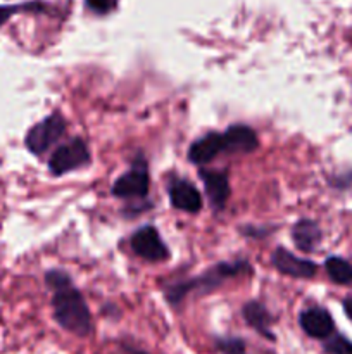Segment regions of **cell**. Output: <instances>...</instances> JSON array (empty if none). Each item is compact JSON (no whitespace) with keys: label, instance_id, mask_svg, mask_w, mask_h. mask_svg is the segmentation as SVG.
Segmentation results:
<instances>
[{"label":"cell","instance_id":"6","mask_svg":"<svg viewBox=\"0 0 352 354\" xmlns=\"http://www.w3.org/2000/svg\"><path fill=\"white\" fill-rule=\"evenodd\" d=\"M131 249L135 254L147 261H164L169 258L168 245L162 242L157 228L152 225H145L135 232L131 237Z\"/></svg>","mask_w":352,"mask_h":354},{"label":"cell","instance_id":"19","mask_svg":"<svg viewBox=\"0 0 352 354\" xmlns=\"http://www.w3.org/2000/svg\"><path fill=\"white\" fill-rule=\"evenodd\" d=\"M45 283L47 287H50L52 290H57L62 289V287H68L71 286V279L66 272L62 270H50V272L45 273Z\"/></svg>","mask_w":352,"mask_h":354},{"label":"cell","instance_id":"2","mask_svg":"<svg viewBox=\"0 0 352 354\" xmlns=\"http://www.w3.org/2000/svg\"><path fill=\"white\" fill-rule=\"evenodd\" d=\"M245 272H251V265L247 261L219 263V265L213 266V268H209L206 273L195 277V279H190L185 280V282L173 283V286L166 287V299L171 304H179L188 294H207L211 290L217 289L224 280L231 279V277H238Z\"/></svg>","mask_w":352,"mask_h":354},{"label":"cell","instance_id":"17","mask_svg":"<svg viewBox=\"0 0 352 354\" xmlns=\"http://www.w3.org/2000/svg\"><path fill=\"white\" fill-rule=\"evenodd\" d=\"M216 349L223 354H245V342L238 337H219Z\"/></svg>","mask_w":352,"mask_h":354},{"label":"cell","instance_id":"8","mask_svg":"<svg viewBox=\"0 0 352 354\" xmlns=\"http://www.w3.org/2000/svg\"><path fill=\"white\" fill-rule=\"evenodd\" d=\"M299 324L302 327V330L306 332L309 337L314 339H326L333 334L335 324L331 315L328 313L324 308L314 306L307 308L300 313Z\"/></svg>","mask_w":352,"mask_h":354},{"label":"cell","instance_id":"12","mask_svg":"<svg viewBox=\"0 0 352 354\" xmlns=\"http://www.w3.org/2000/svg\"><path fill=\"white\" fill-rule=\"evenodd\" d=\"M224 152H254L259 147L257 133L247 124H233L223 133Z\"/></svg>","mask_w":352,"mask_h":354},{"label":"cell","instance_id":"3","mask_svg":"<svg viewBox=\"0 0 352 354\" xmlns=\"http://www.w3.org/2000/svg\"><path fill=\"white\" fill-rule=\"evenodd\" d=\"M66 128L68 124H66L64 118L59 113H52L43 121L30 128L26 138H24V144L31 154L40 156L47 152L55 142H59V138L66 133Z\"/></svg>","mask_w":352,"mask_h":354},{"label":"cell","instance_id":"5","mask_svg":"<svg viewBox=\"0 0 352 354\" xmlns=\"http://www.w3.org/2000/svg\"><path fill=\"white\" fill-rule=\"evenodd\" d=\"M148 185H150V178H148L147 161L138 156L130 171L121 175L114 182L113 194L121 199H140L148 194Z\"/></svg>","mask_w":352,"mask_h":354},{"label":"cell","instance_id":"15","mask_svg":"<svg viewBox=\"0 0 352 354\" xmlns=\"http://www.w3.org/2000/svg\"><path fill=\"white\" fill-rule=\"evenodd\" d=\"M328 277L338 286H352V263L340 256H330L324 261Z\"/></svg>","mask_w":352,"mask_h":354},{"label":"cell","instance_id":"13","mask_svg":"<svg viewBox=\"0 0 352 354\" xmlns=\"http://www.w3.org/2000/svg\"><path fill=\"white\" fill-rule=\"evenodd\" d=\"M242 313H244L245 322H247L255 332H259V334H261L262 337L268 339V341H275V334L271 332L273 317L264 304L259 303V301H251V303L245 304Z\"/></svg>","mask_w":352,"mask_h":354},{"label":"cell","instance_id":"16","mask_svg":"<svg viewBox=\"0 0 352 354\" xmlns=\"http://www.w3.org/2000/svg\"><path fill=\"white\" fill-rule=\"evenodd\" d=\"M324 351L328 354H352V342L344 335L331 334L324 342Z\"/></svg>","mask_w":352,"mask_h":354},{"label":"cell","instance_id":"1","mask_svg":"<svg viewBox=\"0 0 352 354\" xmlns=\"http://www.w3.org/2000/svg\"><path fill=\"white\" fill-rule=\"evenodd\" d=\"M52 308H54V318L64 330L86 337L92 332V315L78 289L71 286L54 290L52 297Z\"/></svg>","mask_w":352,"mask_h":354},{"label":"cell","instance_id":"22","mask_svg":"<svg viewBox=\"0 0 352 354\" xmlns=\"http://www.w3.org/2000/svg\"><path fill=\"white\" fill-rule=\"evenodd\" d=\"M344 310H345V315H347V317L352 320V296L347 297V299L344 301Z\"/></svg>","mask_w":352,"mask_h":354},{"label":"cell","instance_id":"7","mask_svg":"<svg viewBox=\"0 0 352 354\" xmlns=\"http://www.w3.org/2000/svg\"><path fill=\"white\" fill-rule=\"evenodd\" d=\"M275 268L283 275L293 277V279H313L317 272V266L309 259L297 258L290 251L283 248H276L271 256Z\"/></svg>","mask_w":352,"mask_h":354},{"label":"cell","instance_id":"18","mask_svg":"<svg viewBox=\"0 0 352 354\" xmlns=\"http://www.w3.org/2000/svg\"><path fill=\"white\" fill-rule=\"evenodd\" d=\"M41 6L38 2L30 3H17V6H0V26L6 21H9L14 14L17 12H26V10H40Z\"/></svg>","mask_w":352,"mask_h":354},{"label":"cell","instance_id":"20","mask_svg":"<svg viewBox=\"0 0 352 354\" xmlns=\"http://www.w3.org/2000/svg\"><path fill=\"white\" fill-rule=\"evenodd\" d=\"M88 9L97 14H107L114 7V0H85Z\"/></svg>","mask_w":352,"mask_h":354},{"label":"cell","instance_id":"21","mask_svg":"<svg viewBox=\"0 0 352 354\" xmlns=\"http://www.w3.org/2000/svg\"><path fill=\"white\" fill-rule=\"evenodd\" d=\"M123 349L126 354H150L147 351H141V349L135 348V346H128V344H123Z\"/></svg>","mask_w":352,"mask_h":354},{"label":"cell","instance_id":"14","mask_svg":"<svg viewBox=\"0 0 352 354\" xmlns=\"http://www.w3.org/2000/svg\"><path fill=\"white\" fill-rule=\"evenodd\" d=\"M292 239L300 251L313 252L321 244L323 234H321V228L316 221L304 218V220H299L293 225Z\"/></svg>","mask_w":352,"mask_h":354},{"label":"cell","instance_id":"11","mask_svg":"<svg viewBox=\"0 0 352 354\" xmlns=\"http://www.w3.org/2000/svg\"><path fill=\"white\" fill-rule=\"evenodd\" d=\"M224 152V138L223 133H211L204 135V137L197 138L188 149V159L195 165H206V162L213 161L216 156Z\"/></svg>","mask_w":352,"mask_h":354},{"label":"cell","instance_id":"10","mask_svg":"<svg viewBox=\"0 0 352 354\" xmlns=\"http://www.w3.org/2000/svg\"><path fill=\"white\" fill-rule=\"evenodd\" d=\"M199 176L206 187V194L214 209H223L231 192L228 173L217 171V169H200Z\"/></svg>","mask_w":352,"mask_h":354},{"label":"cell","instance_id":"9","mask_svg":"<svg viewBox=\"0 0 352 354\" xmlns=\"http://www.w3.org/2000/svg\"><path fill=\"white\" fill-rule=\"evenodd\" d=\"M169 201L173 207L185 213H199L202 209V196L195 185H192L186 180H173L169 185Z\"/></svg>","mask_w":352,"mask_h":354},{"label":"cell","instance_id":"4","mask_svg":"<svg viewBox=\"0 0 352 354\" xmlns=\"http://www.w3.org/2000/svg\"><path fill=\"white\" fill-rule=\"evenodd\" d=\"M90 159H92V156H90V151L88 147H86L85 140L76 137L71 138L68 144L55 149L50 161H48V169L52 171V175L61 176L64 175V173L72 171V169L86 166L90 162Z\"/></svg>","mask_w":352,"mask_h":354}]
</instances>
